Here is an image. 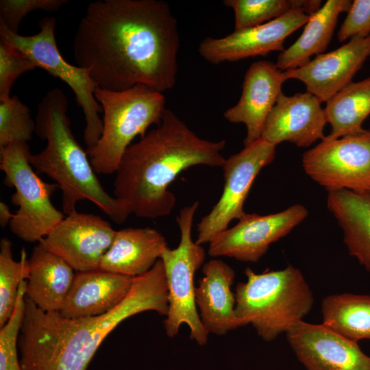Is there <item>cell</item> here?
I'll use <instances>...</instances> for the list:
<instances>
[{
    "instance_id": "obj_1",
    "label": "cell",
    "mask_w": 370,
    "mask_h": 370,
    "mask_svg": "<svg viewBox=\"0 0 370 370\" xmlns=\"http://www.w3.org/2000/svg\"><path fill=\"white\" fill-rule=\"evenodd\" d=\"M180 34L162 0H99L89 3L75 34L77 66L98 88L119 91L144 85L171 89L178 70Z\"/></svg>"
},
{
    "instance_id": "obj_2",
    "label": "cell",
    "mask_w": 370,
    "mask_h": 370,
    "mask_svg": "<svg viewBox=\"0 0 370 370\" xmlns=\"http://www.w3.org/2000/svg\"><path fill=\"white\" fill-rule=\"evenodd\" d=\"M154 311L166 316L168 289L162 260L133 278L125 298L101 315L68 318L45 312L25 297L18 338L23 370H86L104 338L119 324L136 314Z\"/></svg>"
},
{
    "instance_id": "obj_3",
    "label": "cell",
    "mask_w": 370,
    "mask_h": 370,
    "mask_svg": "<svg viewBox=\"0 0 370 370\" xmlns=\"http://www.w3.org/2000/svg\"><path fill=\"white\" fill-rule=\"evenodd\" d=\"M225 146V140L201 138L166 108L160 123L125 150L115 172L113 196L138 217L167 216L176 203L171 183L194 166H222Z\"/></svg>"
},
{
    "instance_id": "obj_4",
    "label": "cell",
    "mask_w": 370,
    "mask_h": 370,
    "mask_svg": "<svg viewBox=\"0 0 370 370\" xmlns=\"http://www.w3.org/2000/svg\"><path fill=\"white\" fill-rule=\"evenodd\" d=\"M68 107L67 97L60 88L49 90L42 98L37 106L35 133L47 145L30 155L29 162L37 173L45 174L58 186L64 214L76 210L78 201L88 200L121 224L131 214L130 210L108 194L99 181L87 152L72 132Z\"/></svg>"
},
{
    "instance_id": "obj_5",
    "label": "cell",
    "mask_w": 370,
    "mask_h": 370,
    "mask_svg": "<svg viewBox=\"0 0 370 370\" xmlns=\"http://www.w3.org/2000/svg\"><path fill=\"white\" fill-rule=\"evenodd\" d=\"M245 274L247 281L238 283L234 293L236 316L264 341L286 333L312 309L313 293L299 269L288 265L257 273L247 267Z\"/></svg>"
},
{
    "instance_id": "obj_6",
    "label": "cell",
    "mask_w": 370,
    "mask_h": 370,
    "mask_svg": "<svg viewBox=\"0 0 370 370\" xmlns=\"http://www.w3.org/2000/svg\"><path fill=\"white\" fill-rule=\"evenodd\" d=\"M95 97L103 114V130L98 142L86 152L96 173L110 175L115 173L132 141L160 123L165 97L144 85L119 91L97 88Z\"/></svg>"
},
{
    "instance_id": "obj_7",
    "label": "cell",
    "mask_w": 370,
    "mask_h": 370,
    "mask_svg": "<svg viewBox=\"0 0 370 370\" xmlns=\"http://www.w3.org/2000/svg\"><path fill=\"white\" fill-rule=\"evenodd\" d=\"M199 202L182 208L176 217L180 241L173 249L166 247L160 259L163 263L168 289V311L164 320L166 334L174 338L185 324L189 337L199 345L207 344L208 333L204 328L195 304L194 278L203 265L205 251L192 238V226Z\"/></svg>"
},
{
    "instance_id": "obj_8",
    "label": "cell",
    "mask_w": 370,
    "mask_h": 370,
    "mask_svg": "<svg viewBox=\"0 0 370 370\" xmlns=\"http://www.w3.org/2000/svg\"><path fill=\"white\" fill-rule=\"evenodd\" d=\"M26 142H15L0 148V168L5 184L15 188L11 201L18 207L9 223L11 232L20 239L40 242L64 218L51 197L56 184L42 181L29 162Z\"/></svg>"
},
{
    "instance_id": "obj_9",
    "label": "cell",
    "mask_w": 370,
    "mask_h": 370,
    "mask_svg": "<svg viewBox=\"0 0 370 370\" xmlns=\"http://www.w3.org/2000/svg\"><path fill=\"white\" fill-rule=\"evenodd\" d=\"M56 25V18L44 17L39 22L38 32L32 36L13 33L0 25V39L19 49L38 68L71 88L84 113V140L87 149H90L98 142L103 130V120L99 116L102 108L95 97L98 86L86 69L71 64L61 56L55 37Z\"/></svg>"
},
{
    "instance_id": "obj_10",
    "label": "cell",
    "mask_w": 370,
    "mask_h": 370,
    "mask_svg": "<svg viewBox=\"0 0 370 370\" xmlns=\"http://www.w3.org/2000/svg\"><path fill=\"white\" fill-rule=\"evenodd\" d=\"M302 167L328 192L370 188V130L322 140L302 156Z\"/></svg>"
},
{
    "instance_id": "obj_11",
    "label": "cell",
    "mask_w": 370,
    "mask_h": 370,
    "mask_svg": "<svg viewBox=\"0 0 370 370\" xmlns=\"http://www.w3.org/2000/svg\"><path fill=\"white\" fill-rule=\"evenodd\" d=\"M275 147L260 138L225 160L221 166L224 178L222 195L197 224V243H209L228 228L232 220L245 215L243 206L252 184L260 171L274 160Z\"/></svg>"
},
{
    "instance_id": "obj_12",
    "label": "cell",
    "mask_w": 370,
    "mask_h": 370,
    "mask_svg": "<svg viewBox=\"0 0 370 370\" xmlns=\"http://www.w3.org/2000/svg\"><path fill=\"white\" fill-rule=\"evenodd\" d=\"M308 214V210L301 204L267 215L245 213L234 226L210 241L208 254L214 258L223 256L257 262L273 243L290 233Z\"/></svg>"
},
{
    "instance_id": "obj_13",
    "label": "cell",
    "mask_w": 370,
    "mask_h": 370,
    "mask_svg": "<svg viewBox=\"0 0 370 370\" xmlns=\"http://www.w3.org/2000/svg\"><path fill=\"white\" fill-rule=\"evenodd\" d=\"M116 230L101 217L73 211L39 243L58 256L75 272L99 269Z\"/></svg>"
},
{
    "instance_id": "obj_14",
    "label": "cell",
    "mask_w": 370,
    "mask_h": 370,
    "mask_svg": "<svg viewBox=\"0 0 370 370\" xmlns=\"http://www.w3.org/2000/svg\"><path fill=\"white\" fill-rule=\"evenodd\" d=\"M309 16L299 9H293L271 21L234 30L223 38L207 37L201 41L198 52L206 61L213 64L265 56L275 51L282 52L284 50L285 39L305 25Z\"/></svg>"
},
{
    "instance_id": "obj_15",
    "label": "cell",
    "mask_w": 370,
    "mask_h": 370,
    "mask_svg": "<svg viewBox=\"0 0 370 370\" xmlns=\"http://www.w3.org/2000/svg\"><path fill=\"white\" fill-rule=\"evenodd\" d=\"M306 370H370V356L357 343L321 324L299 321L286 332Z\"/></svg>"
},
{
    "instance_id": "obj_16",
    "label": "cell",
    "mask_w": 370,
    "mask_h": 370,
    "mask_svg": "<svg viewBox=\"0 0 370 370\" xmlns=\"http://www.w3.org/2000/svg\"><path fill=\"white\" fill-rule=\"evenodd\" d=\"M370 56V35L354 37L339 48L317 56L304 66L284 71L287 79L303 82L306 91L321 103L330 98L351 82Z\"/></svg>"
},
{
    "instance_id": "obj_17",
    "label": "cell",
    "mask_w": 370,
    "mask_h": 370,
    "mask_svg": "<svg viewBox=\"0 0 370 370\" xmlns=\"http://www.w3.org/2000/svg\"><path fill=\"white\" fill-rule=\"evenodd\" d=\"M321 103L307 91L292 96L282 92L267 118L261 139L275 146L287 141L299 147L323 140L328 122Z\"/></svg>"
},
{
    "instance_id": "obj_18",
    "label": "cell",
    "mask_w": 370,
    "mask_h": 370,
    "mask_svg": "<svg viewBox=\"0 0 370 370\" xmlns=\"http://www.w3.org/2000/svg\"><path fill=\"white\" fill-rule=\"evenodd\" d=\"M286 80L284 71L269 61L255 62L246 71L238 103L223 114L228 121L245 125V146L261 138L267 118Z\"/></svg>"
},
{
    "instance_id": "obj_19",
    "label": "cell",
    "mask_w": 370,
    "mask_h": 370,
    "mask_svg": "<svg viewBox=\"0 0 370 370\" xmlns=\"http://www.w3.org/2000/svg\"><path fill=\"white\" fill-rule=\"evenodd\" d=\"M203 278L195 287V304L201 321L208 334L225 335L242 323L235 313L236 297L232 291L235 271L221 259L202 267Z\"/></svg>"
},
{
    "instance_id": "obj_20",
    "label": "cell",
    "mask_w": 370,
    "mask_h": 370,
    "mask_svg": "<svg viewBox=\"0 0 370 370\" xmlns=\"http://www.w3.org/2000/svg\"><path fill=\"white\" fill-rule=\"evenodd\" d=\"M133 278L100 269L75 272L60 312L68 318L104 314L125 298Z\"/></svg>"
},
{
    "instance_id": "obj_21",
    "label": "cell",
    "mask_w": 370,
    "mask_h": 370,
    "mask_svg": "<svg viewBox=\"0 0 370 370\" xmlns=\"http://www.w3.org/2000/svg\"><path fill=\"white\" fill-rule=\"evenodd\" d=\"M166 247L165 238L156 229L126 227L116 232L99 269L135 278L148 272Z\"/></svg>"
},
{
    "instance_id": "obj_22",
    "label": "cell",
    "mask_w": 370,
    "mask_h": 370,
    "mask_svg": "<svg viewBox=\"0 0 370 370\" xmlns=\"http://www.w3.org/2000/svg\"><path fill=\"white\" fill-rule=\"evenodd\" d=\"M74 269L38 244L29 259L25 297L45 312H60L73 284Z\"/></svg>"
},
{
    "instance_id": "obj_23",
    "label": "cell",
    "mask_w": 370,
    "mask_h": 370,
    "mask_svg": "<svg viewBox=\"0 0 370 370\" xmlns=\"http://www.w3.org/2000/svg\"><path fill=\"white\" fill-rule=\"evenodd\" d=\"M327 207L343 231L349 254L370 272V193L330 191Z\"/></svg>"
},
{
    "instance_id": "obj_24",
    "label": "cell",
    "mask_w": 370,
    "mask_h": 370,
    "mask_svg": "<svg viewBox=\"0 0 370 370\" xmlns=\"http://www.w3.org/2000/svg\"><path fill=\"white\" fill-rule=\"evenodd\" d=\"M349 0H328L315 13L309 16L304 31L289 47L280 52L275 64L282 71L295 69L310 61V58L323 53L332 38L338 18L347 12Z\"/></svg>"
},
{
    "instance_id": "obj_25",
    "label": "cell",
    "mask_w": 370,
    "mask_h": 370,
    "mask_svg": "<svg viewBox=\"0 0 370 370\" xmlns=\"http://www.w3.org/2000/svg\"><path fill=\"white\" fill-rule=\"evenodd\" d=\"M324 111L332 127L325 140L362 132V123L370 114V77L351 82L326 102Z\"/></svg>"
},
{
    "instance_id": "obj_26",
    "label": "cell",
    "mask_w": 370,
    "mask_h": 370,
    "mask_svg": "<svg viewBox=\"0 0 370 370\" xmlns=\"http://www.w3.org/2000/svg\"><path fill=\"white\" fill-rule=\"evenodd\" d=\"M322 324L358 343L370 340V295L353 293L330 295L321 302Z\"/></svg>"
},
{
    "instance_id": "obj_27",
    "label": "cell",
    "mask_w": 370,
    "mask_h": 370,
    "mask_svg": "<svg viewBox=\"0 0 370 370\" xmlns=\"http://www.w3.org/2000/svg\"><path fill=\"white\" fill-rule=\"evenodd\" d=\"M29 275V260L23 249L18 261L14 260L12 243L7 238L0 241V327L11 317L21 282Z\"/></svg>"
},
{
    "instance_id": "obj_28",
    "label": "cell",
    "mask_w": 370,
    "mask_h": 370,
    "mask_svg": "<svg viewBox=\"0 0 370 370\" xmlns=\"http://www.w3.org/2000/svg\"><path fill=\"white\" fill-rule=\"evenodd\" d=\"M234 12L235 30L259 25L297 8L296 0H224Z\"/></svg>"
},
{
    "instance_id": "obj_29",
    "label": "cell",
    "mask_w": 370,
    "mask_h": 370,
    "mask_svg": "<svg viewBox=\"0 0 370 370\" xmlns=\"http://www.w3.org/2000/svg\"><path fill=\"white\" fill-rule=\"evenodd\" d=\"M35 131L29 107L16 95L0 101V148L15 142L27 143Z\"/></svg>"
},
{
    "instance_id": "obj_30",
    "label": "cell",
    "mask_w": 370,
    "mask_h": 370,
    "mask_svg": "<svg viewBox=\"0 0 370 370\" xmlns=\"http://www.w3.org/2000/svg\"><path fill=\"white\" fill-rule=\"evenodd\" d=\"M27 280L21 282L11 317L0 327V370H23L18 356V338L23 323Z\"/></svg>"
},
{
    "instance_id": "obj_31",
    "label": "cell",
    "mask_w": 370,
    "mask_h": 370,
    "mask_svg": "<svg viewBox=\"0 0 370 370\" xmlns=\"http://www.w3.org/2000/svg\"><path fill=\"white\" fill-rule=\"evenodd\" d=\"M38 68L15 46L0 39V101L10 97L11 88L22 74Z\"/></svg>"
},
{
    "instance_id": "obj_32",
    "label": "cell",
    "mask_w": 370,
    "mask_h": 370,
    "mask_svg": "<svg viewBox=\"0 0 370 370\" xmlns=\"http://www.w3.org/2000/svg\"><path fill=\"white\" fill-rule=\"evenodd\" d=\"M67 3V0H1L0 25L18 34L21 21L30 12L38 10L55 12Z\"/></svg>"
},
{
    "instance_id": "obj_33",
    "label": "cell",
    "mask_w": 370,
    "mask_h": 370,
    "mask_svg": "<svg viewBox=\"0 0 370 370\" xmlns=\"http://www.w3.org/2000/svg\"><path fill=\"white\" fill-rule=\"evenodd\" d=\"M370 35V0H354L337 33L343 42L354 37Z\"/></svg>"
},
{
    "instance_id": "obj_34",
    "label": "cell",
    "mask_w": 370,
    "mask_h": 370,
    "mask_svg": "<svg viewBox=\"0 0 370 370\" xmlns=\"http://www.w3.org/2000/svg\"><path fill=\"white\" fill-rule=\"evenodd\" d=\"M13 214L11 212L9 206L4 202H0V225L4 228L10 223Z\"/></svg>"
},
{
    "instance_id": "obj_35",
    "label": "cell",
    "mask_w": 370,
    "mask_h": 370,
    "mask_svg": "<svg viewBox=\"0 0 370 370\" xmlns=\"http://www.w3.org/2000/svg\"><path fill=\"white\" fill-rule=\"evenodd\" d=\"M368 192H369V193H370V188H369V191H368Z\"/></svg>"
}]
</instances>
